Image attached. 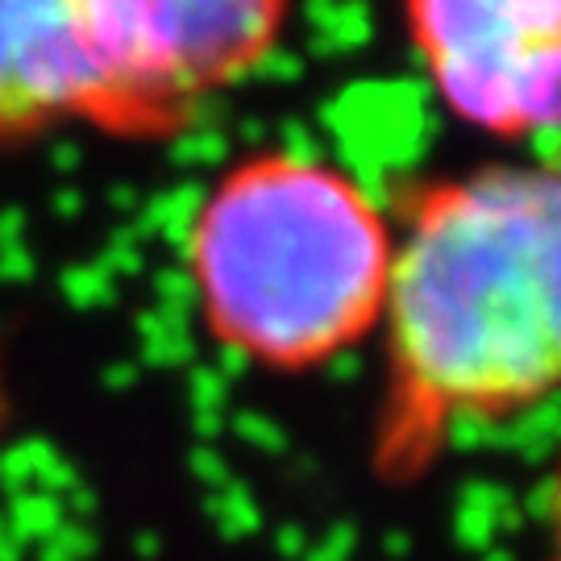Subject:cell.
<instances>
[{
    "label": "cell",
    "mask_w": 561,
    "mask_h": 561,
    "mask_svg": "<svg viewBox=\"0 0 561 561\" xmlns=\"http://www.w3.org/2000/svg\"><path fill=\"white\" fill-rule=\"evenodd\" d=\"M391 229L370 470L403 486L458 437L561 396V138L541 159L408 180Z\"/></svg>",
    "instance_id": "obj_1"
},
{
    "label": "cell",
    "mask_w": 561,
    "mask_h": 561,
    "mask_svg": "<svg viewBox=\"0 0 561 561\" xmlns=\"http://www.w3.org/2000/svg\"><path fill=\"white\" fill-rule=\"evenodd\" d=\"M391 245V213L358 175L254 150L192 208L183 275L217 350L266 375H308L379 333Z\"/></svg>",
    "instance_id": "obj_2"
},
{
    "label": "cell",
    "mask_w": 561,
    "mask_h": 561,
    "mask_svg": "<svg viewBox=\"0 0 561 561\" xmlns=\"http://www.w3.org/2000/svg\"><path fill=\"white\" fill-rule=\"evenodd\" d=\"M291 0H101V92L92 129L162 146L266 67Z\"/></svg>",
    "instance_id": "obj_3"
},
{
    "label": "cell",
    "mask_w": 561,
    "mask_h": 561,
    "mask_svg": "<svg viewBox=\"0 0 561 561\" xmlns=\"http://www.w3.org/2000/svg\"><path fill=\"white\" fill-rule=\"evenodd\" d=\"M403 34L449 117L500 141L561 138V0H403Z\"/></svg>",
    "instance_id": "obj_4"
},
{
    "label": "cell",
    "mask_w": 561,
    "mask_h": 561,
    "mask_svg": "<svg viewBox=\"0 0 561 561\" xmlns=\"http://www.w3.org/2000/svg\"><path fill=\"white\" fill-rule=\"evenodd\" d=\"M101 0H0V146L92 121Z\"/></svg>",
    "instance_id": "obj_5"
},
{
    "label": "cell",
    "mask_w": 561,
    "mask_h": 561,
    "mask_svg": "<svg viewBox=\"0 0 561 561\" xmlns=\"http://www.w3.org/2000/svg\"><path fill=\"white\" fill-rule=\"evenodd\" d=\"M545 561H561V458L545 486Z\"/></svg>",
    "instance_id": "obj_6"
}]
</instances>
